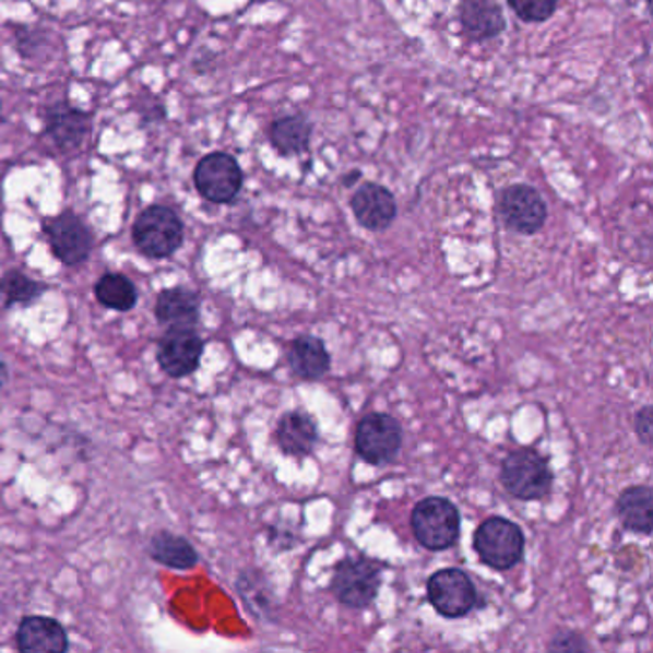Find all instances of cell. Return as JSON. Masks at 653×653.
<instances>
[{
  "label": "cell",
  "instance_id": "6da1fadb",
  "mask_svg": "<svg viewBox=\"0 0 653 653\" xmlns=\"http://www.w3.org/2000/svg\"><path fill=\"white\" fill-rule=\"evenodd\" d=\"M133 240L142 256L167 259L182 246L185 226L171 207L150 205L134 221Z\"/></svg>",
  "mask_w": 653,
  "mask_h": 653
},
{
  "label": "cell",
  "instance_id": "7a4b0ae2",
  "mask_svg": "<svg viewBox=\"0 0 653 653\" xmlns=\"http://www.w3.org/2000/svg\"><path fill=\"white\" fill-rule=\"evenodd\" d=\"M414 537L424 548L439 553L454 546L460 535V512L451 500L443 497H428L414 506Z\"/></svg>",
  "mask_w": 653,
  "mask_h": 653
},
{
  "label": "cell",
  "instance_id": "3957f363",
  "mask_svg": "<svg viewBox=\"0 0 653 653\" xmlns=\"http://www.w3.org/2000/svg\"><path fill=\"white\" fill-rule=\"evenodd\" d=\"M474 546L485 566L497 571H508L515 568L523 558L525 537L513 521L495 515L477 527Z\"/></svg>",
  "mask_w": 653,
  "mask_h": 653
},
{
  "label": "cell",
  "instance_id": "277c9868",
  "mask_svg": "<svg viewBox=\"0 0 653 653\" xmlns=\"http://www.w3.org/2000/svg\"><path fill=\"white\" fill-rule=\"evenodd\" d=\"M500 482L512 497L520 500L545 498L553 489V472L538 452L520 449L506 456L500 467Z\"/></svg>",
  "mask_w": 653,
  "mask_h": 653
},
{
  "label": "cell",
  "instance_id": "5b68a950",
  "mask_svg": "<svg viewBox=\"0 0 653 653\" xmlns=\"http://www.w3.org/2000/svg\"><path fill=\"white\" fill-rule=\"evenodd\" d=\"M380 568L368 558H343L334 569L332 577V594L342 602L343 606H370L380 589Z\"/></svg>",
  "mask_w": 653,
  "mask_h": 653
},
{
  "label": "cell",
  "instance_id": "8992f818",
  "mask_svg": "<svg viewBox=\"0 0 653 653\" xmlns=\"http://www.w3.org/2000/svg\"><path fill=\"white\" fill-rule=\"evenodd\" d=\"M355 444L360 459L372 466L393 462L403 444V428L393 416L372 413L358 422Z\"/></svg>",
  "mask_w": 653,
  "mask_h": 653
},
{
  "label": "cell",
  "instance_id": "52a82bcc",
  "mask_svg": "<svg viewBox=\"0 0 653 653\" xmlns=\"http://www.w3.org/2000/svg\"><path fill=\"white\" fill-rule=\"evenodd\" d=\"M194 185L207 202L230 203L240 194L244 173L236 157L226 152H211L195 165Z\"/></svg>",
  "mask_w": 653,
  "mask_h": 653
},
{
  "label": "cell",
  "instance_id": "ba28073f",
  "mask_svg": "<svg viewBox=\"0 0 653 653\" xmlns=\"http://www.w3.org/2000/svg\"><path fill=\"white\" fill-rule=\"evenodd\" d=\"M45 234L52 253L63 265H81L93 251V233L73 211H62L60 215L45 221Z\"/></svg>",
  "mask_w": 653,
  "mask_h": 653
},
{
  "label": "cell",
  "instance_id": "9c48e42d",
  "mask_svg": "<svg viewBox=\"0 0 653 653\" xmlns=\"http://www.w3.org/2000/svg\"><path fill=\"white\" fill-rule=\"evenodd\" d=\"M428 598L437 614L447 619H460L474 609L477 591L462 569L447 568L429 577Z\"/></svg>",
  "mask_w": 653,
  "mask_h": 653
},
{
  "label": "cell",
  "instance_id": "30bf717a",
  "mask_svg": "<svg viewBox=\"0 0 653 653\" xmlns=\"http://www.w3.org/2000/svg\"><path fill=\"white\" fill-rule=\"evenodd\" d=\"M498 211L504 225L523 236L537 234L548 217V207L543 195L538 194L537 188L530 185H512L504 188L500 194Z\"/></svg>",
  "mask_w": 653,
  "mask_h": 653
},
{
  "label": "cell",
  "instance_id": "8fae6325",
  "mask_svg": "<svg viewBox=\"0 0 653 653\" xmlns=\"http://www.w3.org/2000/svg\"><path fill=\"white\" fill-rule=\"evenodd\" d=\"M203 340L194 328L173 326L157 343V363L169 378L180 380L200 368Z\"/></svg>",
  "mask_w": 653,
  "mask_h": 653
},
{
  "label": "cell",
  "instance_id": "7c38bea8",
  "mask_svg": "<svg viewBox=\"0 0 653 653\" xmlns=\"http://www.w3.org/2000/svg\"><path fill=\"white\" fill-rule=\"evenodd\" d=\"M91 131V116L68 102H56L45 114V134L60 152L78 150Z\"/></svg>",
  "mask_w": 653,
  "mask_h": 653
},
{
  "label": "cell",
  "instance_id": "4fadbf2b",
  "mask_svg": "<svg viewBox=\"0 0 653 653\" xmlns=\"http://www.w3.org/2000/svg\"><path fill=\"white\" fill-rule=\"evenodd\" d=\"M351 210L355 213L358 225L372 233L385 230L397 217L395 195L378 182L360 185L351 198Z\"/></svg>",
  "mask_w": 653,
  "mask_h": 653
},
{
  "label": "cell",
  "instance_id": "5bb4252c",
  "mask_svg": "<svg viewBox=\"0 0 653 653\" xmlns=\"http://www.w3.org/2000/svg\"><path fill=\"white\" fill-rule=\"evenodd\" d=\"M16 644L24 653H66L70 650V638L52 617L29 615L17 627Z\"/></svg>",
  "mask_w": 653,
  "mask_h": 653
},
{
  "label": "cell",
  "instance_id": "9a60e30c",
  "mask_svg": "<svg viewBox=\"0 0 653 653\" xmlns=\"http://www.w3.org/2000/svg\"><path fill=\"white\" fill-rule=\"evenodd\" d=\"M459 22L474 43L495 39L506 29L504 14L495 0H460Z\"/></svg>",
  "mask_w": 653,
  "mask_h": 653
},
{
  "label": "cell",
  "instance_id": "2e32d148",
  "mask_svg": "<svg viewBox=\"0 0 653 653\" xmlns=\"http://www.w3.org/2000/svg\"><path fill=\"white\" fill-rule=\"evenodd\" d=\"M319 441V428L311 416L301 411L284 414L276 426V443L288 456H309Z\"/></svg>",
  "mask_w": 653,
  "mask_h": 653
},
{
  "label": "cell",
  "instance_id": "e0dca14e",
  "mask_svg": "<svg viewBox=\"0 0 653 653\" xmlns=\"http://www.w3.org/2000/svg\"><path fill=\"white\" fill-rule=\"evenodd\" d=\"M156 317L165 326L195 328L200 322V297L188 288L164 289L157 296Z\"/></svg>",
  "mask_w": 653,
  "mask_h": 653
},
{
  "label": "cell",
  "instance_id": "ac0fdd59",
  "mask_svg": "<svg viewBox=\"0 0 653 653\" xmlns=\"http://www.w3.org/2000/svg\"><path fill=\"white\" fill-rule=\"evenodd\" d=\"M288 363L297 378L307 381L320 380L330 370V353L320 337L301 335L289 347Z\"/></svg>",
  "mask_w": 653,
  "mask_h": 653
},
{
  "label": "cell",
  "instance_id": "d6986e66",
  "mask_svg": "<svg viewBox=\"0 0 653 653\" xmlns=\"http://www.w3.org/2000/svg\"><path fill=\"white\" fill-rule=\"evenodd\" d=\"M653 492L648 485H634L622 490L617 500V515L625 530L640 535L652 533Z\"/></svg>",
  "mask_w": 653,
  "mask_h": 653
},
{
  "label": "cell",
  "instance_id": "ffe728a7",
  "mask_svg": "<svg viewBox=\"0 0 653 653\" xmlns=\"http://www.w3.org/2000/svg\"><path fill=\"white\" fill-rule=\"evenodd\" d=\"M149 554L152 560L177 571L195 568L200 561V554L195 553L192 543L179 535H173L171 531H157L156 535L150 538Z\"/></svg>",
  "mask_w": 653,
  "mask_h": 653
},
{
  "label": "cell",
  "instance_id": "44dd1931",
  "mask_svg": "<svg viewBox=\"0 0 653 653\" xmlns=\"http://www.w3.org/2000/svg\"><path fill=\"white\" fill-rule=\"evenodd\" d=\"M312 124L304 116L276 119L269 129V141L281 156H299L309 150Z\"/></svg>",
  "mask_w": 653,
  "mask_h": 653
},
{
  "label": "cell",
  "instance_id": "7402d4cb",
  "mask_svg": "<svg viewBox=\"0 0 653 653\" xmlns=\"http://www.w3.org/2000/svg\"><path fill=\"white\" fill-rule=\"evenodd\" d=\"M94 296L106 309L127 312L136 307L139 289L124 274L106 273L94 284Z\"/></svg>",
  "mask_w": 653,
  "mask_h": 653
},
{
  "label": "cell",
  "instance_id": "603a6c76",
  "mask_svg": "<svg viewBox=\"0 0 653 653\" xmlns=\"http://www.w3.org/2000/svg\"><path fill=\"white\" fill-rule=\"evenodd\" d=\"M48 286L33 281L22 271H9L0 278V296L4 297V307H29L40 296L47 294Z\"/></svg>",
  "mask_w": 653,
  "mask_h": 653
},
{
  "label": "cell",
  "instance_id": "cb8c5ba5",
  "mask_svg": "<svg viewBox=\"0 0 653 653\" xmlns=\"http://www.w3.org/2000/svg\"><path fill=\"white\" fill-rule=\"evenodd\" d=\"M238 592H240L241 598L246 602V606L253 614L259 615V617L273 612V591L269 589L265 575H261L259 571H246V573H241L240 579H238Z\"/></svg>",
  "mask_w": 653,
  "mask_h": 653
},
{
  "label": "cell",
  "instance_id": "d4e9b609",
  "mask_svg": "<svg viewBox=\"0 0 653 653\" xmlns=\"http://www.w3.org/2000/svg\"><path fill=\"white\" fill-rule=\"evenodd\" d=\"M508 7L525 24H543L554 16L558 0H508Z\"/></svg>",
  "mask_w": 653,
  "mask_h": 653
},
{
  "label": "cell",
  "instance_id": "484cf974",
  "mask_svg": "<svg viewBox=\"0 0 653 653\" xmlns=\"http://www.w3.org/2000/svg\"><path fill=\"white\" fill-rule=\"evenodd\" d=\"M553 652H586L591 650L589 642L573 630H561L548 645Z\"/></svg>",
  "mask_w": 653,
  "mask_h": 653
},
{
  "label": "cell",
  "instance_id": "4316f807",
  "mask_svg": "<svg viewBox=\"0 0 653 653\" xmlns=\"http://www.w3.org/2000/svg\"><path fill=\"white\" fill-rule=\"evenodd\" d=\"M634 429H637L638 439H640L642 443H652V406L645 405L644 408H640V411H638L637 416H634Z\"/></svg>",
  "mask_w": 653,
  "mask_h": 653
},
{
  "label": "cell",
  "instance_id": "83f0119b",
  "mask_svg": "<svg viewBox=\"0 0 653 653\" xmlns=\"http://www.w3.org/2000/svg\"><path fill=\"white\" fill-rule=\"evenodd\" d=\"M9 381V366L4 363V358L0 357V389L7 385Z\"/></svg>",
  "mask_w": 653,
  "mask_h": 653
},
{
  "label": "cell",
  "instance_id": "f1b7e54d",
  "mask_svg": "<svg viewBox=\"0 0 653 653\" xmlns=\"http://www.w3.org/2000/svg\"><path fill=\"white\" fill-rule=\"evenodd\" d=\"M645 2H650V0H645Z\"/></svg>",
  "mask_w": 653,
  "mask_h": 653
}]
</instances>
